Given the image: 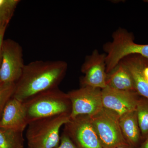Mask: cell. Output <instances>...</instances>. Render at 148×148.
Returning <instances> with one entry per match:
<instances>
[{
	"label": "cell",
	"instance_id": "7c38bea8",
	"mask_svg": "<svg viewBox=\"0 0 148 148\" xmlns=\"http://www.w3.org/2000/svg\"><path fill=\"white\" fill-rule=\"evenodd\" d=\"M129 71L135 90L141 97L148 99V82L144 71L148 66V59L138 54L126 56L121 61Z\"/></svg>",
	"mask_w": 148,
	"mask_h": 148
},
{
	"label": "cell",
	"instance_id": "d4e9b609",
	"mask_svg": "<svg viewBox=\"0 0 148 148\" xmlns=\"http://www.w3.org/2000/svg\"><path fill=\"white\" fill-rule=\"evenodd\" d=\"M145 1V2L146 3H148V0H146V1Z\"/></svg>",
	"mask_w": 148,
	"mask_h": 148
},
{
	"label": "cell",
	"instance_id": "9c48e42d",
	"mask_svg": "<svg viewBox=\"0 0 148 148\" xmlns=\"http://www.w3.org/2000/svg\"><path fill=\"white\" fill-rule=\"evenodd\" d=\"M140 96L134 90H117L107 86L102 89L103 107L119 116L135 111Z\"/></svg>",
	"mask_w": 148,
	"mask_h": 148
},
{
	"label": "cell",
	"instance_id": "9a60e30c",
	"mask_svg": "<svg viewBox=\"0 0 148 148\" xmlns=\"http://www.w3.org/2000/svg\"><path fill=\"white\" fill-rule=\"evenodd\" d=\"M23 132L0 129V148H23Z\"/></svg>",
	"mask_w": 148,
	"mask_h": 148
},
{
	"label": "cell",
	"instance_id": "cb8c5ba5",
	"mask_svg": "<svg viewBox=\"0 0 148 148\" xmlns=\"http://www.w3.org/2000/svg\"><path fill=\"white\" fill-rule=\"evenodd\" d=\"M3 24V22H2V21H1V20H0V27H1V26L2 24Z\"/></svg>",
	"mask_w": 148,
	"mask_h": 148
},
{
	"label": "cell",
	"instance_id": "ac0fdd59",
	"mask_svg": "<svg viewBox=\"0 0 148 148\" xmlns=\"http://www.w3.org/2000/svg\"><path fill=\"white\" fill-rule=\"evenodd\" d=\"M15 84L0 82V119L6 105L13 97Z\"/></svg>",
	"mask_w": 148,
	"mask_h": 148
},
{
	"label": "cell",
	"instance_id": "3957f363",
	"mask_svg": "<svg viewBox=\"0 0 148 148\" xmlns=\"http://www.w3.org/2000/svg\"><path fill=\"white\" fill-rule=\"evenodd\" d=\"M70 120V114H63L30 123L26 133L28 147H57L60 143V129Z\"/></svg>",
	"mask_w": 148,
	"mask_h": 148
},
{
	"label": "cell",
	"instance_id": "603a6c76",
	"mask_svg": "<svg viewBox=\"0 0 148 148\" xmlns=\"http://www.w3.org/2000/svg\"><path fill=\"white\" fill-rule=\"evenodd\" d=\"M116 148H133L129 145L122 146L120 147H117Z\"/></svg>",
	"mask_w": 148,
	"mask_h": 148
},
{
	"label": "cell",
	"instance_id": "ba28073f",
	"mask_svg": "<svg viewBox=\"0 0 148 148\" xmlns=\"http://www.w3.org/2000/svg\"><path fill=\"white\" fill-rule=\"evenodd\" d=\"M64 132L77 148H103L88 116H79L64 125Z\"/></svg>",
	"mask_w": 148,
	"mask_h": 148
},
{
	"label": "cell",
	"instance_id": "7402d4cb",
	"mask_svg": "<svg viewBox=\"0 0 148 148\" xmlns=\"http://www.w3.org/2000/svg\"><path fill=\"white\" fill-rule=\"evenodd\" d=\"M144 75H145V77L146 79H147V81H148V66L146 67L145 68V70L144 71Z\"/></svg>",
	"mask_w": 148,
	"mask_h": 148
},
{
	"label": "cell",
	"instance_id": "d6986e66",
	"mask_svg": "<svg viewBox=\"0 0 148 148\" xmlns=\"http://www.w3.org/2000/svg\"><path fill=\"white\" fill-rule=\"evenodd\" d=\"M55 148H77L69 136L63 132L61 136L59 145Z\"/></svg>",
	"mask_w": 148,
	"mask_h": 148
},
{
	"label": "cell",
	"instance_id": "ffe728a7",
	"mask_svg": "<svg viewBox=\"0 0 148 148\" xmlns=\"http://www.w3.org/2000/svg\"><path fill=\"white\" fill-rule=\"evenodd\" d=\"M8 24L3 23L0 27V67L1 62V49L3 41L4 40V37L5 34L6 30Z\"/></svg>",
	"mask_w": 148,
	"mask_h": 148
},
{
	"label": "cell",
	"instance_id": "5bb4252c",
	"mask_svg": "<svg viewBox=\"0 0 148 148\" xmlns=\"http://www.w3.org/2000/svg\"><path fill=\"white\" fill-rule=\"evenodd\" d=\"M106 84L107 86L117 90L136 91L132 76L121 61L107 73Z\"/></svg>",
	"mask_w": 148,
	"mask_h": 148
},
{
	"label": "cell",
	"instance_id": "44dd1931",
	"mask_svg": "<svg viewBox=\"0 0 148 148\" xmlns=\"http://www.w3.org/2000/svg\"><path fill=\"white\" fill-rule=\"evenodd\" d=\"M138 148H148V136L145 140V141L142 143V145Z\"/></svg>",
	"mask_w": 148,
	"mask_h": 148
},
{
	"label": "cell",
	"instance_id": "2e32d148",
	"mask_svg": "<svg viewBox=\"0 0 148 148\" xmlns=\"http://www.w3.org/2000/svg\"><path fill=\"white\" fill-rule=\"evenodd\" d=\"M135 111L142 138L145 140L148 136V99L140 96Z\"/></svg>",
	"mask_w": 148,
	"mask_h": 148
},
{
	"label": "cell",
	"instance_id": "277c9868",
	"mask_svg": "<svg viewBox=\"0 0 148 148\" xmlns=\"http://www.w3.org/2000/svg\"><path fill=\"white\" fill-rule=\"evenodd\" d=\"M112 41L103 46L106 52V73H108L126 56L138 54L148 59V45L136 43L132 33L123 28L114 32Z\"/></svg>",
	"mask_w": 148,
	"mask_h": 148
},
{
	"label": "cell",
	"instance_id": "30bf717a",
	"mask_svg": "<svg viewBox=\"0 0 148 148\" xmlns=\"http://www.w3.org/2000/svg\"><path fill=\"white\" fill-rule=\"evenodd\" d=\"M106 57V54L100 53L95 49L86 58L81 68L84 75L80 81L82 86L101 89L107 86Z\"/></svg>",
	"mask_w": 148,
	"mask_h": 148
},
{
	"label": "cell",
	"instance_id": "52a82bcc",
	"mask_svg": "<svg viewBox=\"0 0 148 148\" xmlns=\"http://www.w3.org/2000/svg\"><path fill=\"white\" fill-rule=\"evenodd\" d=\"M67 94L71 104V119L79 116H92L103 108L101 88L82 86Z\"/></svg>",
	"mask_w": 148,
	"mask_h": 148
},
{
	"label": "cell",
	"instance_id": "5b68a950",
	"mask_svg": "<svg viewBox=\"0 0 148 148\" xmlns=\"http://www.w3.org/2000/svg\"><path fill=\"white\" fill-rule=\"evenodd\" d=\"M89 117L103 148L129 145L123 135L117 114L103 108L97 114Z\"/></svg>",
	"mask_w": 148,
	"mask_h": 148
},
{
	"label": "cell",
	"instance_id": "484cf974",
	"mask_svg": "<svg viewBox=\"0 0 148 148\" xmlns=\"http://www.w3.org/2000/svg\"><path fill=\"white\" fill-rule=\"evenodd\" d=\"M28 148H29L28 147Z\"/></svg>",
	"mask_w": 148,
	"mask_h": 148
},
{
	"label": "cell",
	"instance_id": "8fae6325",
	"mask_svg": "<svg viewBox=\"0 0 148 148\" xmlns=\"http://www.w3.org/2000/svg\"><path fill=\"white\" fill-rule=\"evenodd\" d=\"M28 125L24 103L12 98L0 119V129L23 132Z\"/></svg>",
	"mask_w": 148,
	"mask_h": 148
},
{
	"label": "cell",
	"instance_id": "e0dca14e",
	"mask_svg": "<svg viewBox=\"0 0 148 148\" xmlns=\"http://www.w3.org/2000/svg\"><path fill=\"white\" fill-rule=\"evenodd\" d=\"M20 2L19 0H0V20L8 24Z\"/></svg>",
	"mask_w": 148,
	"mask_h": 148
},
{
	"label": "cell",
	"instance_id": "7a4b0ae2",
	"mask_svg": "<svg viewBox=\"0 0 148 148\" xmlns=\"http://www.w3.org/2000/svg\"><path fill=\"white\" fill-rule=\"evenodd\" d=\"M28 124L36 120L71 114V104L67 93L58 88L44 91L24 102Z\"/></svg>",
	"mask_w": 148,
	"mask_h": 148
},
{
	"label": "cell",
	"instance_id": "8992f818",
	"mask_svg": "<svg viewBox=\"0 0 148 148\" xmlns=\"http://www.w3.org/2000/svg\"><path fill=\"white\" fill-rule=\"evenodd\" d=\"M25 66L23 49L20 45L14 40H4L1 49L0 82L16 84Z\"/></svg>",
	"mask_w": 148,
	"mask_h": 148
},
{
	"label": "cell",
	"instance_id": "4fadbf2b",
	"mask_svg": "<svg viewBox=\"0 0 148 148\" xmlns=\"http://www.w3.org/2000/svg\"><path fill=\"white\" fill-rule=\"evenodd\" d=\"M119 121L123 135L128 145L132 147L138 145L142 138L136 111L119 116Z\"/></svg>",
	"mask_w": 148,
	"mask_h": 148
},
{
	"label": "cell",
	"instance_id": "6da1fadb",
	"mask_svg": "<svg viewBox=\"0 0 148 148\" xmlns=\"http://www.w3.org/2000/svg\"><path fill=\"white\" fill-rule=\"evenodd\" d=\"M67 67L63 61H36L25 65L12 97L24 103L39 93L58 88Z\"/></svg>",
	"mask_w": 148,
	"mask_h": 148
}]
</instances>
